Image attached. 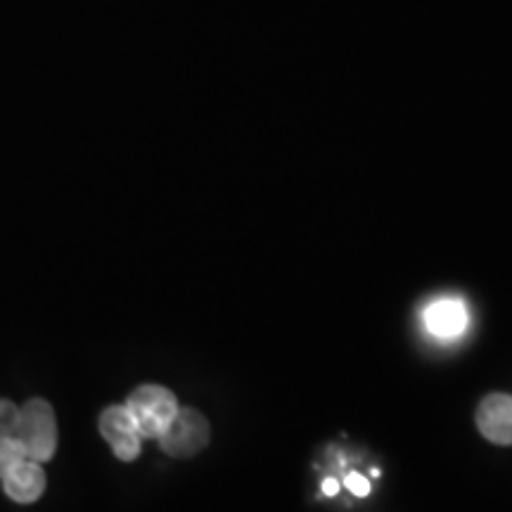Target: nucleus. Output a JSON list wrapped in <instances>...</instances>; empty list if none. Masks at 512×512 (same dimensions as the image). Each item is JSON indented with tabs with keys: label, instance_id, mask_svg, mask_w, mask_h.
I'll use <instances>...</instances> for the list:
<instances>
[{
	"label": "nucleus",
	"instance_id": "nucleus-1",
	"mask_svg": "<svg viewBox=\"0 0 512 512\" xmlns=\"http://www.w3.org/2000/svg\"><path fill=\"white\" fill-rule=\"evenodd\" d=\"M15 439L29 460L43 463V460L53 458L57 446V422L48 401L31 399L29 403H24V408L19 411Z\"/></svg>",
	"mask_w": 512,
	"mask_h": 512
},
{
	"label": "nucleus",
	"instance_id": "nucleus-2",
	"mask_svg": "<svg viewBox=\"0 0 512 512\" xmlns=\"http://www.w3.org/2000/svg\"><path fill=\"white\" fill-rule=\"evenodd\" d=\"M128 413L136 420L143 439H159L169 422L176 418L178 401L166 387L159 384H140V387L128 396Z\"/></svg>",
	"mask_w": 512,
	"mask_h": 512
},
{
	"label": "nucleus",
	"instance_id": "nucleus-3",
	"mask_svg": "<svg viewBox=\"0 0 512 512\" xmlns=\"http://www.w3.org/2000/svg\"><path fill=\"white\" fill-rule=\"evenodd\" d=\"M211 427L200 411L178 408L176 418L159 434V446L174 458H192L209 446Z\"/></svg>",
	"mask_w": 512,
	"mask_h": 512
},
{
	"label": "nucleus",
	"instance_id": "nucleus-4",
	"mask_svg": "<svg viewBox=\"0 0 512 512\" xmlns=\"http://www.w3.org/2000/svg\"><path fill=\"white\" fill-rule=\"evenodd\" d=\"M100 434L112 446L114 456L124 460V463H131V460L140 456L143 434H140L136 420H133L126 406H110L102 411Z\"/></svg>",
	"mask_w": 512,
	"mask_h": 512
},
{
	"label": "nucleus",
	"instance_id": "nucleus-5",
	"mask_svg": "<svg viewBox=\"0 0 512 512\" xmlns=\"http://www.w3.org/2000/svg\"><path fill=\"white\" fill-rule=\"evenodd\" d=\"M477 430L491 444L512 446V396L489 394L477 408Z\"/></svg>",
	"mask_w": 512,
	"mask_h": 512
},
{
	"label": "nucleus",
	"instance_id": "nucleus-6",
	"mask_svg": "<svg viewBox=\"0 0 512 512\" xmlns=\"http://www.w3.org/2000/svg\"><path fill=\"white\" fill-rule=\"evenodd\" d=\"M5 494L15 503H34L46 491V472L36 460H22L3 475Z\"/></svg>",
	"mask_w": 512,
	"mask_h": 512
},
{
	"label": "nucleus",
	"instance_id": "nucleus-7",
	"mask_svg": "<svg viewBox=\"0 0 512 512\" xmlns=\"http://www.w3.org/2000/svg\"><path fill=\"white\" fill-rule=\"evenodd\" d=\"M425 325L437 337H458L467 328V311L458 299H439L427 306Z\"/></svg>",
	"mask_w": 512,
	"mask_h": 512
},
{
	"label": "nucleus",
	"instance_id": "nucleus-8",
	"mask_svg": "<svg viewBox=\"0 0 512 512\" xmlns=\"http://www.w3.org/2000/svg\"><path fill=\"white\" fill-rule=\"evenodd\" d=\"M19 427V408L12 401L0 399V441L15 439Z\"/></svg>",
	"mask_w": 512,
	"mask_h": 512
},
{
	"label": "nucleus",
	"instance_id": "nucleus-9",
	"mask_svg": "<svg viewBox=\"0 0 512 512\" xmlns=\"http://www.w3.org/2000/svg\"><path fill=\"white\" fill-rule=\"evenodd\" d=\"M22 460H27V456H24L22 446L17 444V439L0 441V477H3L12 465L22 463Z\"/></svg>",
	"mask_w": 512,
	"mask_h": 512
},
{
	"label": "nucleus",
	"instance_id": "nucleus-10",
	"mask_svg": "<svg viewBox=\"0 0 512 512\" xmlns=\"http://www.w3.org/2000/svg\"><path fill=\"white\" fill-rule=\"evenodd\" d=\"M347 486H349V491L354 496H368L370 494L368 479L361 477V475H356V472H351V475L347 477Z\"/></svg>",
	"mask_w": 512,
	"mask_h": 512
},
{
	"label": "nucleus",
	"instance_id": "nucleus-11",
	"mask_svg": "<svg viewBox=\"0 0 512 512\" xmlns=\"http://www.w3.org/2000/svg\"><path fill=\"white\" fill-rule=\"evenodd\" d=\"M323 491L328 496H337V491H339V484H337V479H332V477H328L323 482Z\"/></svg>",
	"mask_w": 512,
	"mask_h": 512
}]
</instances>
